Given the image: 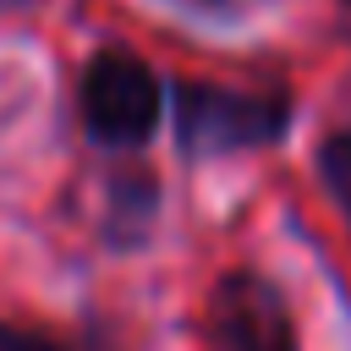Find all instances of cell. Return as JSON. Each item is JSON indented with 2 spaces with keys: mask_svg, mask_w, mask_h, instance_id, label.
<instances>
[{
  "mask_svg": "<svg viewBox=\"0 0 351 351\" xmlns=\"http://www.w3.org/2000/svg\"><path fill=\"white\" fill-rule=\"evenodd\" d=\"M291 126V99L280 88H219V82H176V137L186 154H230L263 148Z\"/></svg>",
  "mask_w": 351,
  "mask_h": 351,
  "instance_id": "obj_1",
  "label": "cell"
},
{
  "mask_svg": "<svg viewBox=\"0 0 351 351\" xmlns=\"http://www.w3.org/2000/svg\"><path fill=\"white\" fill-rule=\"evenodd\" d=\"M159 121V77L132 49H99L82 71V126L104 148H137Z\"/></svg>",
  "mask_w": 351,
  "mask_h": 351,
  "instance_id": "obj_2",
  "label": "cell"
},
{
  "mask_svg": "<svg viewBox=\"0 0 351 351\" xmlns=\"http://www.w3.org/2000/svg\"><path fill=\"white\" fill-rule=\"evenodd\" d=\"M203 351H296L285 296L263 274H225L203 307Z\"/></svg>",
  "mask_w": 351,
  "mask_h": 351,
  "instance_id": "obj_3",
  "label": "cell"
},
{
  "mask_svg": "<svg viewBox=\"0 0 351 351\" xmlns=\"http://www.w3.org/2000/svg\"><path fill=\"white\" fill-rule=\"evenodd\" d=\"M318 170H324V186L335 192V203L351 214V126L329 132L324 148H318Z\"/></svg>",
  "mask_w": 351,
  "mask_h": 351,
  "instance_id": "obj_4",
  "label": "cell"
},
{
  "mask_svg": "<svg viewBox=\"0 0 351 351\" xmlns=\"http://www.w3.org/2000/svg\"><path fill=\"white\" fill-rule=\"evenodd\" d=\"M0 351H60L55 340L33 335V329H16V324H0Z\"/></svg>",
  "mask_w": 351,
  "mask_h": 351,
  "instance_id": "obj_5",
  "label": "cell"
},
{
  "mask_svg": "<svg viewBox=\"0 0 351 351\" xmlns=\"http://www.w3.org/2000/svg\"><path fill=\"white\" fill-rule=\"evenodd\" d=\"M340 16H346V27H351V0H340Z\"/></svg>",
  "mask_w": 351,
  "mask_h": 351,
  "instance_id": "obj_6",
  "label": "cell"
},
{
  "mask_svg": "<svg viewBox=\"0 0 351 351\" xmlns=\"http://www.w3.org/2000/svg\"><path fill=\"white\" fill-rule=\"evenodd\" d=\"M186 5H219V0H186Z\"/></svg>",
  "mask_w": 351,
  "mask_h": 351,
  "instance_id": "obj_7",
  "label": "cell"
},
{
  "mask_svg": "<svg viewBox=\"0 0 351 351\" xmlns=\"http://www.w3.org/2000/svg\"><path fill=\"white\" fill-rule=\"evenodd\" d=\"M0 5H33V0H0Z\"/></svg>",
  "mask_w": 351,
  "mask_h": 351,
  "instance_id": "obj_8",
  "label": "cell"
}]
</instances>
